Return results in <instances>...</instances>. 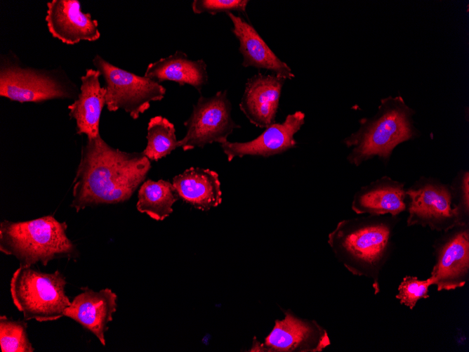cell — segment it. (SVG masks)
I'll return each instance as SVG.
<instances>
[{"label":"cell","mask_w":469,"mask_h":352,"mask_svg":"<svg viewBox=\"0 0 469 352\" xmlns=\"http://www.w3.org/2000/svg\"><path fill=\"white\" fill-rule=\"evenodd\" d=\"M150 169V160L143 152L114 148L100 134L87 138L73 181L70 206L79 212L88 207L126 201Z\"/></svg>","instance_id":"cell-1"},{"label":"cell","mask_w":469,"mask_h":352,"mask_svg":"<svg viewBox=\"0 0 469 352\" xmlns=\"http://www.w3.org/2000/svg\"><path fill=\"white\" fill-rule=\"evenodd\" d=\"M397 221L391 215L344 219L328 235L336 259L352 275L371 279L375 294L381 291L380 273L392 252Z\"/></svg>","instance_id":"cell-2"},{"label":"cell","mask_w":469,"mask_h":352,"mask_svg":"<svg viewBox=\"0 0 469 352\" xmlns=\"http://www.w3.org/2000/svg\"><path fill=\"white\" fill-rule=\"evenodd\" d=\"M414 113L400 96L381 99L376 115L361 119L358 130L343 141L351 148L348 162L358 167L375 156L388 161L396 146L417 136Z\"/></svg>","instance_id":"cell-3"},{"label":"cell","mask_w":469,"mask_h":352,"mask_svg":"<svg viewBox=\"0 0 469 352\" xmlns=\"http://www.w3.org/2000/svg\"><path fill=\"white\" fill-rule=\"evenodd\" d=\"M67 224L51 215L25 221L0 223V251L15 256L22 266L53 259H76L79 252L67 235Z\"/></svg>","instance_id":"cell-4"},{"label":"cell","mask_w":469,"mask_h":352,"mask_svg":"<svg viewBox=\"0 0 469 352\" xmlns=\"http://www.w3.org/2000/svg\"><path fill=\"white\" fill-rule=\"evenodd\" d=\"M66 284L65 276L58 270L48 273L20 266L11 279L10 292L25 320L53 321L65 316L71 304L65 290Z\"/></svg>","instance_id":"cell-5"},{"label":"cell","mask_w":469,"mask_h":352,"mask_svg":"<svg viewBox=\"0 0 469 352\" xmlns=\"http://www.w3.org/2000/svg\"><path fill=\"white\" fill-rule=\"evenodd\" d=\"M76 85L60 70L24 66L10 54L1 58L0 96L20 103L77 98Z\"/></svg>","instance_id":"cell-6"},{"label":"cell","mask_w":469,"mask_h":352,"mask_svg":"<svg viewBox=\"0 0 469 352\" xmlns=\"http://www.w3.org/2000/svg\"><path fill=\"white\" fill-rule=\"evenodd\" d=\"M93 63L105 80L106 107L110 112L122 110L137 119L152 102L161 100L166 94L161 84L119 68L99 55Z\"/></svg>","instance_id":"cell-7"},{"label":"cell","mask_w":469,"mask_h":352,"mask_svg":"<svg viewBox=\"0 0 469 352\" xmlns=\"http://www.w3.org/2000/svg\"><path fill=\"white\" fill-rule=\"evenodd\" d=\"M408 226H421L447 232L463 225L456 209L450 185L434 178L421 177L406 189Z\"/></svg>","instance_id":"cell-8"},{"label":"cell","mask_w":469,"mask_h":352,"mask_svg":"<svg viewBox=\"0 0 469 352\" xmlns=\"http://www.w3.org/2000/svg\"><path fill=\"white\" fill-rule=\"evenodd\" d=\"M231 111L232 104L226 90L219 91L211 97L201 96L184 122L187 132L178 141V148L187 151L227 141L234 130L241 127L232 119Z\"/></svg>","instance_id":"cell-9"},{"label":"cell","mask_w":469,"mask_h":352,"mask_svg":"<svg viewBox=\"0 0 469 352\" xmlns=\"http://www.w3.org/2000/svg\"><path fill=\"white\" fill-rule=\"evenodd\" d=\"M283 313L264 341L254 338L249 351L322 352L331 344L327 331L316 320L300 318L290 309Z\"/></svg>","instance_id":"cell-10"},{"label":"cell","mask_w":469,"mask_h":352,"mask_svg":"<svg viewBox=\"0 0 469 352\" xmlns=\"http://www.w3.org/2000/svg\"><path fill=\"white\" fill-rule=\"evenodd\" d=\"M435 263L430 278L437 291L463 287L469 278V226L444 232L433 245Z\"/></svg>","instance_id":"cell-11"},{"label":"cell","mask_w":469,"mask_h":352,"mask_svg":"<svg viewBox=\"0 0 469 352\" xmlns=\"http://www.w3.org/2000/svg\"><path fill=\"white\" fill-rule=\"evenodd\" d=\"M305 114L296 111L289 114L282 123H274L257 138L247 142H230L220 144L228 162L234 157L259 156L269 157L282 154L295 148L297 141L294 135L305 123Z\"/></svg>","instance_id":"cell-12"},{"label":"cell","mask_w":469,"mask_h":352,"mask_svg":"<svg viewBox=\"0 0 469 352\" xmlns=\"http://www.w3.org/2000/svg\"><path fill=\"white\" fill-rule=\"evenodd\" d=\"M45 20L51 35L66 44L94 41L100 37L98 20L81 11L78 0L48 2Z\"/></svg>","instance_id":"cell-13"},{"label":"cell","mask_w":469,"mask_h":352,"mask_svg":"<svg viewBox=\"0 0 469 352\" xmlns=\"http://www.w3.org/2000/svg\"><path fill=\"white\" fill-rule=\"evenodd\" d=\"M286 78L258 72L246 82L239 108L249 121L259 128L275 123L282 89Z\"/></svg>","instance_id":"cell-14"},{"label":"cell","mask_w":469,"mask_h":352,"mask_svg":"<svg viewBox=\"0 0 469 352\" xmlns=\"http://www.w3.org/2000/svg\"><path fill=\"white\" fill-rule=\"evenodd\" d=\"M81 290L66 309L65 316L79 323L105 346V334L117 308V295L109 288L98 292L88 287Z\"/></svg>","instance_id":"cell-15"},{"label":"cell","mask_w":469,"mask_h":352,"mask_svg":"<svg viewBox=\"0 0 469 352\" xmlns=\"http://www.w3.org/2000/svg\"><path fill=\"white\" fill-rule=\"evenodd\" d=\"M404 183L384 176L360 188L353 196L351 207L357 214L397 216L407 208Z\"/></svg>","instance_id":"cell-16"},{"label":"cell","mask_w":469,"mask_h":352,"mask_svg":"<svg viewBox=\"0 0 469 352\" xmlns=\"http://www.w3.org/2000/svg\"><path fill=\"white\" fill-rule=\"evenodd\" d=\"M226 14L233 25L232 32L239 41L244 67L271 70L288 79L295 77L291 67L275 55L252 25L233 13Z\"/></svg>","instance_id":"cell-17"},{"label":"cell","mask_w":469,"mask_h":352,"mask_svg":"<svg viewBox=\"0 0 469 352\" xmlns=\"http://www.w3.org/2000/svg\"><path fill=\"white\" fill-rule=\"evenodd\" d=\"M98 70L86 69L81 77L80 92L68 105L69 115L76 122L77 133L86 134L87 138L97 137L101 112L106 105V88L100 86Z\"/></svg>","instance_id":"cell-18"},{"label":"cell","mask_w":469,"mask_h":352,"mask_svg":"<svg viewBox=\"0 0 469 352\" xmlns=\"http://www.w3.org/2000/svg\"><path fill=\"white\" fill-rule=\"evenodd\" d=\"M180 199L201 211H209L222 202L218 174L209 169L190 167L173 178Z\"/></svg>","instance_id":"cell-19"},{"label":"cell","mask_w":469,"mask_h":352,"mask_svg":"<svg viewBox=\"0 0 469 352\" xmlns=\"http://www.w3.org/2000/svg\"><path fill=\"white\" fill-rule=\"evenodd\" d=\"M144 76L159 84L171 81L180 86L189 84L199 93L209 79L207 65L204 60H191L181 51L150 63Z\"/></svg>","instance_id":"cell-20"},{"label":"cell","mask_w":469,"mask_h":352,"mask_svg":"<svg viewBox=\"0 0 469 352\" xmlns=\"http://www.w3.org/2000/svg\"><path fill=\"white\" fill-rule=\"evenodd\" d=\"M178 196L169 181L148 179L140 187L136 207L156 221H163L173 212Z\"/></svg>","instance_id":"cell-21"},{"label":"cell","mask_w":469,"mask_h":352,"mask_svg":"<svg viewBox=\"0 0 469 352\" xmlns=\"http://www.w3.org/2000/svg\"><path fill=\"white\" fill-rule=\"evenodd\" d=\"M146 138L147 143L143 152L150 161H158L178 148L173 124L160 115L150 119Z\"/></svg>","instance_id":"cell-22"},{"label":"cell","mask_w":469,"mask_h":352,"mask_svg":"<svg viewBox=\"0 0 469 352\" xmlns=\"http://www.w3.org/2000/svg\"><path fill=\"white\" fill-rule=\"evenodd\" d=\"M27 324L0 316V344L2 352H33L27 332Z\"/></svg>","instance_id":"cell-23"},{"label":"cell","mask_w":469,"mask_h":352,"mask_svg":"<svg viewBox=\"0 0 469 352\" xmlns=\"http://www.w3.org/2000/svg\"><path fill=\"white\" fill-rule=\"evenodd\" d=\"M431 285L430 277L420 280L416 276L407 275L398 286L396 298L401 304L413 309L420 299L429 297L428 288Z\"/></svg>","instance_id":"cell-24"},{"label":"cell","mask_w":469,"mask_h":352,"mask_svg":"<svg viewBox=\"0 0 469 352\" xmlns=\"http://www.w3.org/2000/svg\"><path fill=\"white\" fill-rule=\"evenodd\" d=\"M454 202L463 225L469 226V172L460 171L450 185Z\"/></svg>","instance_id":"cell-25"},{"label":"cell","mask_w":469,"mask_h":352,"mask_svg":"<svg viewBox=\"0 0 469 352\" xmlns=\"http://www.w3.org/2000/svg\"><path fill=\"white\" fill-rule=\"evenodd\" d=\"M249 2L248 0H194L192 4V9L195 14L207 13L216 15L232 11L245 13Z\"/></svg>","instance_id":"cell-26"}]
</instances>
